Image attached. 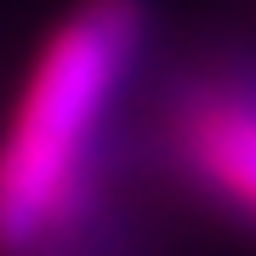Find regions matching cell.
<instances>
[{"label":"cell","instance_id":"cell-1","mask_svg":"<svg viewBox=\"0 0 256 256\" xmlns=\"http://www.w3.org/2000/svg\"><path fill=\"white\" fill-rule=\"evenodd\" d=\"M142 46V0H80L52 28L0 137V256H28L74 222Z\"/></svg>","mask_w":256,"mask_h":256},{"label":"cell","instance_id":"cell-2","mask_svg":"<svg viewBox=\"0 0 256 256\" xmlns=\"http://www.w3.org/2000/svg\"><path fill=\"white\" fill-rule=\"evenodd\" d=\"M171 160L216 205L256 222V74H200L165 120Z\"/></svg>","mask_w":256,"mask_h":256}]
</instances>
